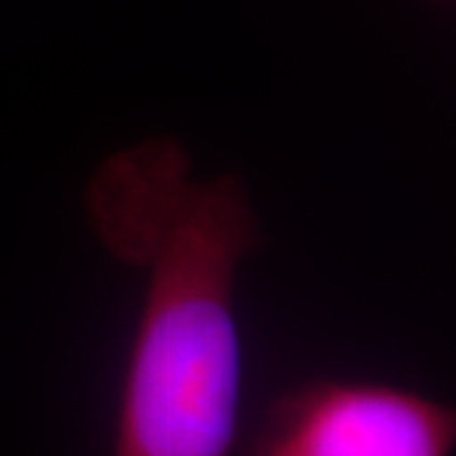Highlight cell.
I'll list each match as a JSON object with an SVG mask.
<instances>
[{
  "instance_id": "1",
  "label": "cell",
  "mask_w": 456,
  "mask_h": 456,
  "mask_svg": "<svg viewBox=\"0 0 456 456\" xmlns=\"http://www.w3.org/2000/svg\"><path fill=\"white\" fill-rule=\"evenodd\" d=\"M84 206L145 281L112 456H228L244 395L236 281L264 239L246 183L196 178L188 147L155 134L99 165Z\"/></svg>"
},
{
  "instance_id": "2",
  "label": "cell",
  "mask_w": 456,
  "mask_h": 456,
  "mask_svg": "<svg viewBox=\"0 0 456 456\" xmlns=\"http://www.w3.org/2000/svg\"><path fill=\"white\" fill-rule=\"evenodd\" d=\"M456 411L403 386L314 378L279 393L246 456H454Z\"/></svg>"
}]
</instances>
